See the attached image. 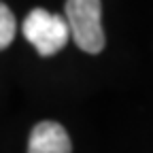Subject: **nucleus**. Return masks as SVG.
Returning <instances> with one entry per match:
<instances>
[{
	"label": "nucleus",
	"mask_w": 153,
	"mask_h": 153,
	"mask_svg": "<svg viewBox=\"0 0 153 153\" xmlns=\"http://www.w3.org/2000/svg\"><path fill=\"white\" fill-rule=\"evenodd\" d=\"M22 32L26 36V41L43 57L55 55L70 41V30H68L66 19L62 15L49 13L47 9H41V7L32 9L26 15L22 24Z\"/></svg>",
	"instance_id": "f03ea898"
},
{
	"label": "nucleus",
	"mask_w": 153,
	"mask_h": 153,
	"mask_svg": "<svg viewBox=\"0 0 153 153\" xmlns=\"http://www.w3.org/2000/svg\"><path fill=\"white\" fill-rule=\"evenodd\" d=\"M28 153H72L66 128L57 121H38L30 132Z\"/></svg>",
	"instance_id": "7ed1b4c3"
},
{
	"label": "nucleus",
	"mask_w": 153,
	"mask_h": 153,
	"mask_svg": "<svg viewBox=\"0 0 153 153\" xmlns=\"http://www.w3.org/2000/svg\"><path fill=\"white\" fill-rule=\"evenodd\" d=\"M15 32H17V22H15L13 11L4 2H0V51L13 43Z\"/></svg>",
	"instance_id": "20e7f679"
},
{
	"label": "nucleus",
	"mask_w": 153,
	"mask_h": 153,
	"mask_svg": "<svg viewBox=\"0 0 153 153\" xmlns=\"http://www.w3.org/2000/svg\"><path fill=\"white\" fill-rule=\"evenodd\" d=\"M66 24L70 38L85 53H100L106 45L102 28V2L100 0H66Z\"/></svg>",
	"instance_id": "f257e3e1"
}]
</instances>
